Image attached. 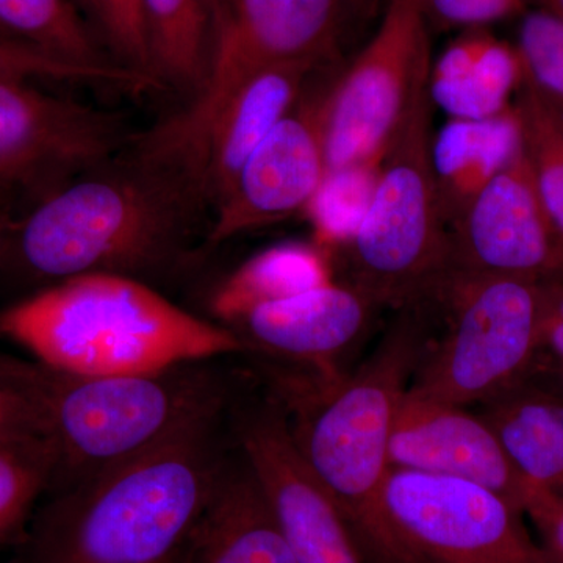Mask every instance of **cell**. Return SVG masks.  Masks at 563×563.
I'll list each match as a JSON object with an SVG mask.
<instances>
[{"instance_id":"37","label":"cell","mask_w":563,"mask_h":563,"mask_svg":"<svg viewBox=\"0 0 563 563\" xmlns=\"http://www.w3.org/2000/svg\"><path fill=\"white\" fill-rule=\"evenodd\" d=\"M548 11L563 20V0H547Z\"/></svg>"},{"instance_id":"28","label":"cell","mask_w":563,"mask_h":563,"mask_svg":"<svg viewBox=\"0 0 563 563\" xmlns=\"http://www.w3.org/2000/svg\"><path fill=\"white\" fill-rule=\"evenodd\" d=\"M0 76L31 80L68 81L85 87L117 88L122 91H150L152 81L122 66H80L58 60L43 52L0 40Z\"/></svg>"},{"instance_id":"29","label":"cell","mask_w":563,"mask_h":563,"mask_svg":"<svg viewBox=\"0 0 563 563\" xmlns=\"http://www.w3.org/2000/svg\"><path fill=\"white\" fill-rule=\"evenodd\" d=\"M76 3L81 13L88 14L92 31L114 63L154 80L141 0H76Z\"/></svg>"},{"instance_id":"4","label":"cell","mask_w":563,"mask_h":563,"mask_svg":"<svg viewBox=\"0 0 563 563\" xmlns=\"http://www.w3.org/2000/svg\"><path fill=\"white\" fill-rule=\"evenodd\" d=\"M0 333L36 362L87 376L161 372L246 347L232 329L118 274L73 277L10 303Z\"/></svg>"},{"instance_id":"19","label":"cell","mask_w":563,"mask_h":563,"mask_svg":"<svg viewBox=\"0 0 563 563\" xmlns=\"http://www.w3.org/2000/svg\"><path fill=\"white\" fill-rule=\"evenodd\" d=\"M525 68L515 47L481 29L455 40L429 74V95L450 120H488L514 106Z\"/></svg>"},{"instance_id":"36","label":"cell","mask_w":563,"mask_h":563,"mask_svg":"<svg viewBox=\"0 0 563 563\" xmlns=\"http://www.w3.org/2000/svg\"><path fill=\"white\" fill-rule=\"evenodd\" d=\"M18 213L11 207L0 203V258H2L3 247L9 239L11 228L16 221Z\"/></svg>"},{"instance_id":"10","label":"cell","mask_w":563,"mask_h":563,"mask_svg":"<svg viewBox=\"0 0 563 563\" xmlns=\"http://www.w3.org/2000/svg\"><path fill=\"white\" fill-rule=\"evenodd\" d=\"M431 63L426 0H390L383 21L350 69L328 88L324 151L329 169L380 162Z\"/></svg>"},{"instance_id":"18","label":"cell","mask_w":563,"mask_h":563,"mask_svg":"<svg viewBox=\"0 0 563 563\" xmlns=\"http://www.w3.org/2000/svg\"><path fill=\"white\" fill-rule=\"evenodd\" d=\"M181 563H296L242 451L225 459Z\"/></svg>"},{"instance_id":"3","label":"cell","mask_w":563,"mask_h":563,"mask_svg":"<svg viewBox=\"0 0 563 563\" xmlns=\"http://www.w3.org/2000/svg\"><path fill=\"white\" fill-rule=\"evenodd\" d=\"M0 380L46 431L52 493L91 479L224 413L228 388L202 362L154 373L87 376L0 352Z\"/></svg>"},{"instance_id":"21","label":"cell","mask_w":563,"mask_h":563,"mask_svg":"<svg viewBox=\"0 0 563 563\" xmlns=\"http://www.w3.org/2000/svg\"><path fill=\"white\" fill-rule=\"evenodd\" d=\"M481 415L525 483L563 498V396L526 379Z\"/></svg>"},{"instance_id":"30","label":"cell","mask_w":563,"mask_h":563,"mask_svg":"<svg viewBox=\"0 0 563 563\" xmlns=\"http://www.w3.org/2000/svg\"><path fill=\"white\" fill-rule=\"evenodd\" d=\"M518 54L526 77L563 109V20L551 11L526 14Z\"/></svg>"},{"instance_id":"23","label":"cell","mask_w":563,"mask_h":563,"mask_svg":"<svg viewBox=\"0 0 563 563\" xmlns=\"http://www.w3.org/2000/svg\"><path fill=\"white\" fill-rule=\"evenodd\" d=\"M332 258L314 243H282L258 252L211 296L214 317L233 324L262 303L282 301L332 282Z\"/></svg>"},{"instance_id":"32","label":"cell","mask_w":563,"mask_h":563,"mask_svg":"<svg viewBox=\"0 0 563 563\" xmlns=\"http://www.w3.org/2000/svg\"><path fill=\"white\" fill-rule=\"evenodd\" d=\"M0 443L49 446L38 415L33 412L32 407L2 380H0Z\"/></svg>"},{"instance_id":"26","label":"cell","mask_w":563,"mask_h":563,"mask_svg":"<svg viewBox=\"0 0 563 563\" xmlns=\"http://www.w3.org/2000/svg\"><path fill=\"white\" fill-rule=\"evenodd\" d=\"M380 162L329 169L303 214L312 225L313 243L329 255L354 239L372 206Z\"/></svg>"},{"instance_id":"13","label":"cell","mask_w":563,"mask_h":563,"mask_svg":"<svg viewBox=\"0 0 563 563\" xmlns=\"http://www.w3.org/2000/svg\"><path fill=\"white\" fill-rule=\"evenodd\" d=\"M344 0H222L209 77L177 113L181 128L201 131L236 81L277 62L317 65L332 49Z\"/></svg>"},{"instance_id":"24","label":"cell","mask_w":563,"mask_h":563,"mask_svg":"<svg viewBox=\"0 0 563 563\" xmlns=\"http://www.w3.org/2000/svg\"><path fill=\"white\" fill-rule=\"evenodd\" d=\"M0 36L80 66H120L76 0H0Z\"/></svg>"},{"instance_id":"33","label":"cell","mask_w":563,"mask_h":563,"mask_svg":"<svg viewBox=\"0 0 563 563\" xmlns=\"http://www.w3.org/2000/svg\"><path fill=\"white\" fill-rule=\"evenodd\" d=\"M540 536L548 563H563V498L531 488L525 506Z\"/></svg>"},{"instance_id":"9","label":"cell","mask_w":563,"mask_h":563,"mask_svg":"<svg viewBox=\"0 0 563 563\" xmlns=\"http://www.w3.org/2000/svg\"><path fill=\"white\" fill-rule=\"evenodd\" d=\"M36 80L0 76V203L29 209L136 140L122 113L51 95Z\"/></svg>"},{"instance_id":"11","label":"cell","mask_w":563,"mask_h":563,"mask_svg":"<svg viewBox=\"0 0 563 563\" xmlns=\"http://www.w3.org/2000/svg\"><path fill=\"white\" fill-rule=\"evenodd\" d=\"M328 88L303 91L290 113L243 163L211 206L207 246H217L306 210L328 172L324 102Z\"/></svg>"},{"instance_id":"15","label":"cell","mask_w":563,"mask_h":563,"mask_svg":"<svg viewBox=\"0 0 563 563\" xmlns=\"http://www.w3.org/2000/svg\"><path fill=\"white\" fill-rule=\"evenodd\" d=\"M390 466L468 481L525 512L531 487L484 420L457 404L407 390L393 426Z\"/></svg>"},{"instance_id":"35","label":"cell","mask_w":563,"mask_h":563,"mask_svg":"<svg viewBox=\"0 0 563 563\" xmlns=\"http://www.w3.org/2000/svg\"><path fill=\"white\" fill-rule=\"evenodd\" d=\"M528 380L548 390L563 396V361L562 358L551 357V355L540 354L539 361L533 366L531 376Z\"/></svg>"},{"instance_id":"38","label":"cell","mask_w":563,"mask_h":563,"mask_svg":"<svg viewBox=\"0 0 563 563\" xmlns=\"http://www.w3.org/2000/svg\"><path fill=\"white\" fill-rule=\"evenodd\" d=\"M0 40H2V41H7V40H3V38H2V36H0Z\"/></svg>"},{"instance_id":"7","label":"cell","mask_w":563,"mask_h":563,"mask_svg":"<svg viewBox=\"0 0 563 563\" xmlns=\"http://www.w3.org/2000/svg\"><path fill=\"white\" fill-rule=\"evenodd\" d=\"M424 299L443 303L448 325L410 390L466 407L531 376L543 352V282L446 272Z\"/></svg>"},{"instance_id":"17","label":"cell","mask_w":563,"mask_h":563,"mask_svg":"<svg viewBox=\"0 0 563 563\" xmlns=\"http://www.w3.org/2000/svg\"><path fill=\"white\" fill-rule=\"evenodd\" d=\"M313 68L303 62L266 63L236 81L214 109L192 155L210 209L255 147L302 98Z\"/></svg>"},{"instance_id":"22","label":"cell","mask_w":563,"mask_h":563,"mask_svg":"<svg viewBox=\"0 0 563 563\" xmlns=\"http://www.w3.org/2000/svg\"><path fill=\"white\" fill-rule=\"evenodd\" d=\"M158 88L192 101L209 77L222 0H141Z\"/></svg>"},{"instance_id":"6","label":"cell","mask_w":563,"mask_h":563,"mask_svg":"<svg viewBox=\"0 0 563 563\" xmlns=\"http://www.w3.org/2000/svg\"><path fill=\"white\" fill-rule=\"evenodd\" d=\"M426 65L398 129L380 158L372 206L342 255L343 282L383 306L409 307L448 272V229L437 201L432 168V101ZM336 254L332 255V258Z\"/></svg>"},{"instance_id":"27","label":"cell","mask_w":563,"mask_h":563,"mask_svg":"<svg viewBox=\"0 0 563 563\" xmlns=\"http://www.w3.org/2000/svg\"><path fill=\"white\" fill-rule=\"evenodd\" d=\"M54 459L46 444L0 443V542L24 537L33 506L49 490Z\"/></svg>"},{"instance_id":"20","label":"cell","mask_w":563,"mask_h":563,"mask_svg":"<svg viewBox=\"0 0 563 563\" xmlns=\"http://www.w3.org/2000/svg\"><path fill=\"white\" fill-rule=\"evenodd\" d=\"M520 150L514 106L488 120H450L432 136L437 201L446 229Z\"/></svg>"},{"instance_id":"31","label":"cell","mask_w":563,"mask_h":563,"mask_svg":"<svg viewBox=\"0 0 563 563\" xmlns=\"http://www.w3.org/2000/svg\"><path fill=\"white\" fill-rule=\"evenodd\" d=\"M529 0H426L433 20L448 27L481 29L492 22L512 16Z\"/></svg>"},{"instance_id":"14","label":"cell","mask_w":563,"mask_h":563,"mask_svg":"<svg viewBox=\"0 0 563 563\" xmlns=\"http://www.w3.org/2000/svg\"><path fill=\"white\" fill-rule=\"evenodd\" d=\"M236 439L296 563H372L339 504L303 465L277 407L244 415Z\"/></svg>"},{"instance_id":"2","label":"cell","mask_w":563,"mask_h":563,"mask_svg":"<svg viewBox=\"0 0 563 563\" xmlns=\"http://www.w3.org/2000/svg\"><path fill=\"white\" fill-rule=\"evenodd\" d=\"M222 415L52 493L24 533L21 563H181L229 455Z\"/></svg>"},{"instance_id":"8","label":"cell","mask_w":563,"mask_h":563,"mask_svg":"<svg viewBox=\"0 0 563 563\" xmlns=\"http://www.w3.org/2000/svg\"><path fill=\"white\" fill-rule=\"evenodd\" d=\"M523 515L483 485L391 466L358 542L372 563H548Z\"/></svg>"},{"instance_id":"16","label":"cell","mask_w":563,"mask_h":563,"mask_svg":"<svg viewBox=\"0 0 563 563\" xmlns=\"http://www.w3.org/2000/svg\"><path fill=\"white\" fill-rule=\"evenodd\" d=\"M377 307L368 292L332 280L292 298L254 307L233 322V332L244 344L307 363L317 379L332 380L340 377L333 362L361 339Z\"/></svg>"},{"instance_id":"1","label":"cell","mask_w":563,"mask_h":563,"mask_svg":"<svg viewBox=\"0 0 563 563\" xmlns=\"http://www.w3.org/2000/svg\"><path fill=\"white\" fill-rule=\"evenodd\" d=\"M207 210L198 176L139 133L117 157L18 214L0 276L38 290L88 274L141 280L190 254Z\"/></svg>"},{"instance_id":"12","label":"cell","mask_w":563,"mask_h":563,"mask_svg":"<svg viewBox=\"0 0 563 563\" xmlns=\"http://www.w3.org/2000/svg\"><path fill=\"white\" fill-rule=\"evenodd\" d=\"M448 272L553 280L563 261L523 150L448 229Z\"/></svg>"},{"instance_id":"34","label":"cell","mask_w":563,"mask_h":563,"mask_svg":"<svg viewBox=\"0 0 563 563\" xmlns=\"http://www.w3.org/2000/svg\"><path fill=\"white\" fill-rule=\"evenodd\" d=\"M544 354L563 361V279L543 282Z\"/></svg>"},{"instance_id":"25","label":"cell","mask_w":563,"mask_h":563,"mask_svg":"<svg viewBox=\"0 0 563 563\" xmlns=\"http://www.w3.org/2000/svg\"><path fill=\"white\" fill-rule=\"evenodd\" d=\"M514 107L520 118L521 150L531 166L563 261V109L526 74Z\"/></svg>"},{"instance_id":"5","label":"cell","mask_w":563,"mask_h":563,"mask_svg":"<svg viewBox=\"0 0 563 563\" xmlns=\"http://www.w3.org/2000/svg\"><path fill=\"white\" fill-rule=\"evenodd\" d=\"M404 310L357 372L296 388L295 418H287L303 465L339 504L357 539L391 468L388 453L399 404L429 347L417 307Z\"/></svg>"}]
</instances>
